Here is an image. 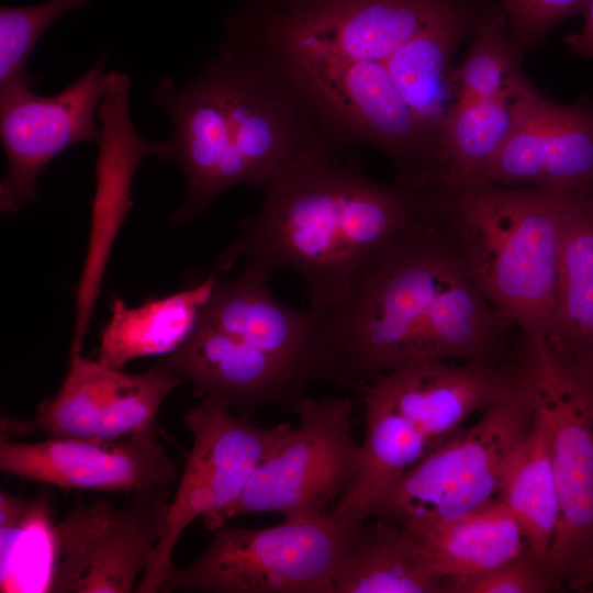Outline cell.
Returning <instances> with one entry per match:
<instances>
[{
	"instance_id": "1",
	"label": "cell",
	"mask_w": 593,
	"mask_h": 593,
	"mask_svg": "<svg viewBox=\"0 0 593 593\" xmlns=\"http://www.w3.org/2000/svg\"><path fill=\"white\" fill-rule=\"evenodd\" d=\"M264 193L216 269L227 271L242 258L244 268L269 279L292 271L318 314L343 304L366 261L432 208L427 195L396 180L370 179L325 144L300 156Z\"/></svg>"
},
{
	"instance_id": "2",
	"label": "cell",
	"mask_w": 593,
	"mask_h": 593,
	"mask_svg": "<svg viewBox=\"0 0 593 593\" xmlns=\"http://www.w3.org/2000/svg\"><path fill=\"white\" fill-rule=\"evenodd\" d=\"M152 92L171 122L166 159L186 182L175 224L200 215L237 184L264 192L300 156L325 144L271 74L224 52L189 81L164 77Z\"/></svg>"
},
{
	"instance_id": "3",
	"label": "cell",
	"mask_w": 593,
	"mask_h": 593,
	"mask_svg": "<svg viewBox=\"0 0 593 593\" xmlns=\"http://www.w3.org/2000/svg\"><path fill=\"white\" fill-rule=\"evenodd\" d=\"M467 277L452 231L433 205L366 261L343 304L317 313L328 380L359 384L417 360L449 359L461 335Z\"/></svg>"
},
{
	"instance_id": "4",
	"label": "cell",
	"mask_w": 593,
	"mask_h": 593,
	"mask_svg": "<svg viewBox=\"0 0 593 593\" xmlns=\"http://www.w3.org/2000/svg\"><path fill=\"white\" fill-rule=\"evenodd\" d=\"M567 201L529 187H479L436 198L477 287L521 332L544 338L552 326Z\"/></svg>"
},
{
	"instance_id": "5",
	"label": "cell",
	"mask_w": 593,
	"mask_h": 593,
	"mask_svg": "<svg viewBox=\"0 0 593 593\" xmlns=\"http://www.w3.org/2000/svg\"><path fill=\"white\" fill-rule=\"evenodd\" d=\"M517 357L550 438L560 514L547 569L553 590L574 586L593 560V369L519 332Z\"/></svg>"
},
{
	"instance_id": "6",
	"label": "cell",
	"mask_w": 593,
	"mask_h": 593,
	"mask_svg": "<svg viewBox=\"0 0 593 593\" xmlns=\"http://www.w3.org/2000/svg\"><path fill=\"white\" fill-rule=\"evenodd\" d=\"M515 388L427 452L387 492L370 517L407 529L452 519L496 500L506 466L527 436L535 402L518 361Z\"/></svg>"
},
{
	"instance_id": "7",
	"label": "cell",
	"mask_w": 593,
	"mask_h": 593,
	"mask_svg": "<svg viewBox=\"0 0 593 593\" xmlns=\"http://www.w3.org/2000/svg\"><path fill=\"white\" fill-rule=\"evenodd\" d=\"M357 523L334 511L266 528L224 522L193 563L171 568L158 592L333 593L335 572Z\"/></svg>"
},
{
	"instance_id": "8",
	"label": "cell",
	"mask_w": 593,
	"mask_h": 593,
	"mask_svg": "<svg viewBox=\"0 0 593 593\" xmlns=\"http://www.w3.org/2000/svg\"><path fill=\"white\" fill-rule=\"evenodd\" d=\"M353 409L350 398L304 396L294 409L298 426L288 427L211 532L246 514L305 519L333 511L355 482L361 460V445L351 434Z\"/></svg>"
},
{
	"instance_id": "9",
	"label": "cell",
	"mask_w": 593,
	"mask_h": 593,
	"mask_svg": "<svg viewBox=\"0 0 593 593\" xmlns=\"http://www.w3.org/2000/svg\"><path fill=\"white\" fill-rule=\"evenodd\" d=\"M193 436L184 468L171 499L167 525L135 592L156 593L171 568L172 552L184 529L198 517L212 529L216 518L245 491L265 456L290 424L261 428L236 415L214 393L186 413Z\"/></svg>"
},
{
	"instance_id": "10",
	"label": "cell",
	"mask_w": 593,
	"mask_h": 593,
	"mask_svg": "<svg viewBox=\"0 0 593 593\" xmlns=\"http://www.w3.org/2000/svg\"><path fill=\"white\" fill-rule=\"evenodd\" d=\"M171 499L165 485H154L134 491L125 507L103 499L75 506L52 526L46 592H134L163 537Z\"/></svg>"
},
{
	"instance_id": "11",
	"label": "cell",
	"mask_w": 593,
	"mask_h": 593,
	"mask_svg": "<svg viewBox=\"0 0 593 593\" xmlns=\"http://www.w3.org/2000/svg\"><path fill=\"white\" fill-rule=\"evenodd\" d=\"M107 57L53 96L29 86L0 89V139L8 171L0 182V209L15 213L38 195V177L60 153L79 143L98 145L96 114L109 87Z\"/></svg>"
},
{
	"instance_id": "12",
	"label": "cell",
	"mask_w": 593,
	"mask_h": 593,
	"mask_svg": "<svg viewBox=\"0 0 593 593\" xmlns=\"http://www.w3.org/2000/svg\"><path fill=\"white\" fill-rule=\"evenodd\" d=\"M513 130L479 178V187H529L590 204L593 199V108L540 96L518 72Z\"/></svg>"
},
{
	"instance_id": "13",
	"label": "cell",
	"mask_w": 593,
	"mask_h": 593,
	"mask_svg": "<svg viewBox=\"0 0 593 593\" xmlns=\"http://www.w3.org/2000/svg\"><path fill=\"white\" fill-rule=\"evenodd\" d=\"M2 472L63 489L127 491L167 485L179 477L155 425L123 438L0 440Z\"/></svg>"
},
{
	"instance_id": "14",
	"label": "cell",
	"mask_w": 593,
	"mask_h": 593,
	"mask_svg": "<svg viewBox=\"0 0 593 593\" xmlns=\"http://www.w3.org/2000/svg\"><path fill=\"white\" fill-rule=\"evenodd\" d=\"M157 365L192 383L194 393H214L245 421L264 406L294 411L314 382L306 373L199 318L190 336Z\"/></svg>"
},
{
	"instance_id": "15",
	"label": "cell",
	"mask_w": 593,
	"mask_h": 593,
	"mask_svg": "<svg viewBox=\"0 0 593 593\" xmlns=\"http://www.w3.org/2000/svg\"><path fill=\"white\" fill-rule=\"evenodd\" d=\"M514 358L497 362L424 359L384 373L370 383L428 439L432 449L484 413L515 388Z\"/></svg>"
},
{
	"instance_id": "16",
	"label": "cell",
	"mask_w": 593,
	"mask_h": 593,
	"mask_svg": "<svg viewBox=\"0 0 593 593\" xmlns=\"http://www.w3.org/2000/svg\"><path fill=\"white\" fill-rule=\"evenodd\" d=\"M131 77L112 70L109 87L98 110L101 139L96 163V194L92 204L91 238L76 301L77 322L87 325L93 307L114 233L131 208L130 186L141 160L155 155L165 159L163 142L146 139L135 127L130 111Z\"/></svg>"
},
{
	"instance_id": "17",
	"label": "cell",
	"mask_w": 593,
	"mask_h": 593,
	"mask_svg": "<svg viewBox=\"0 0 593 593\" xmlns=\"http://www.w3.org/2000/svg\"><path fill=\"white\" fill-rule=\"evenodd\" d=\"M495 4L481 0L449 13L406 42L389 61L388 70L395 88L436 143L455 104L454 54Z\"/></svg>"
},
{
	"instance_id": "18",
	"label": "cell",
	"mask_w": 593,
	"mask_h": 593,
	"mask_svg": "<svg viewBox=\"0 0 593 593\" xmlns=\"http://www.w3.org/2000/svg\"><path fill=\"white\" fill-rule=\"evenodd\" d=\"M443 582L407 528L366 518L353 530L333 593H443Z\"/></svg>"
},
{
	"instance_id": "19",
	"label": "cell",
	"mask_w": 593,
	"mask_h": 593,
	"mask_svg": "<svg viewBox=\"0 0 593 593\" xmlns=\"http://www.w3.org/2000/svg\"><path fill=\"white\" fill-rule=\"evenodd\" d=\"M366 435L359 471L333 510L359 522L369 518L387 492L432 446L422 430L371 384L363 388Z\"/></svg>"
},
{
	"instance_id": "20",
	"label": "cell",
	"mask_w": 593,
	"mask_h": 593,
	"mask_svg": "<svg viewBox=\"0 0 593 593\" xmlns=\"http://www.w3.org/2000/svg\"><path fill=\"white\" fill-rule=\"evenodd\" d=\"M544 339L557 356L593 369V212L585 203L563 208L553 320Z\"/></svg>"
},
{
	"instance_id": "21",
	"label": "cell",
	"mask_w": 593,
	"mask_h": 593,
	"mask_svg": "<svg viewBox=\"0 0 593 593\" xmlns=\"http://www.w3.org/2000/svg\"><path fill=\"white\" fill-rule=\"evenodd\" d=\"M409 530L444 578L485 573L529 550L517 519L497 499L459 517Z\"/></svg>"
},
{
	"instance_id": "22",
	"label": "cell",
	"mask_w": 593,
	"mask_h": 593,
	"mask_svg": "<svg viewBox=\"0 0 593 593\" xmlns=\"http://www.w3.org/2000/svg\"><path fill=\"white\" fill-rule=\"evenodd\" d=\"M216 282L215 276L210 275L193 288L135 307L113 298L112 315L102 329L97 360L121 370L134 359L174 351L193 332Z\"/></svg>"
},
{
	"instance_id": "23",
	"label": "cell",
	"mask_w": 593,
	"mask_h": 593,
	"mask_svg": "<svg viewBox=\"0 0 593 593\" xmlns=\"http://www.w3.org/2000/svg\"><path fill=\"white\" fill-rule=\"evenodd\" d=\"M501 94L455 105L438 135L437 193H458L477 186L485 168L508 138L516 116L515 77Z\"/></svg>"
},
{
	"instance_id": "24",
	"label": "cell",
	"mask_w": 593,
	"mask_h": 593,
	"mask_svg": "<svg viewBox=\"0 0 593 593\" xmlns=\"http://www.w3.org/2000/svg\"><path fill=\"white\" fill-rule=\"evenodd\" d=\"M496 499L517 519L529 551L547 566L560 503L549 433L536 407L527 436L506 466Z\"/></svg>"
},
{
	"instance_id": "25",
	"label": "cell",
	"mask_w": 593,
	"mask_h": 593,
	"mask_svg": "<svg viewBox=\"0 0 593 593\" xmlns=\"http://www.w3.org/2000/svg\"><path fill=\"white\" fill-rule=\"evenodd\" d=\"M122 370L70 355L67 376L55 398L43 402L31 419L1 418L2 438L33 433L58 439H93Z\"/></svg>"
},
{
	"instance_id": "26",
	"label": "cell",
	"mask_w": 593,
	"mask_h": 593,
	"mask_svg": "<svg viewBox=\"0 0 593 593\" xmlns=\"http://www.w3.org/2000/svg\"><path fill=\"white\" fill-rule=\"evenodd\" d=\"M517 52L499 5L480 21L465 60L452 70L455 105L494 98L518 71Z\"/></svg>"
},
{
	"instance_id": "27",
	"label": "cell",
	"mask_w": 593,
	"mask_h": 593,
	"mask_svg": "<svg viewBox=\"0 0 593 593\" xmlns=\"http://www.w3.org/2000/svg\"><path fill=\"white\" fill-rule=\"evenodd\" d=\"M91 0H46L21 7L0 8V89L34 87L41 77L26 70L27 60L42 35L64 14Z\"/></svg>"
},
{
	"instance_id": "28",
	"label": "cell",
	"mask_w": 593,
	"mask_h": 593,
	"mask_svg": "<svg viewBox=\"0 0 593 593\" xmlns=\"http://www.w3.org/2000/svg\"><path fill=\"white\" fill-rule=\"evenodd\" d=\"M182 381L157 363L143 373L122 371L93 439H119L154 426L165 398Z\"/></svg>"
},
{
	"instance_id": "29",
	"label": "cell",
	"mask_w": 593,
	"mask_h": 593,
	"mask_svg": "<svg viewBox=\"0 0 593 593\" xmlns=\"http://www.w3.org/2000/svg\"><path fill=\"white\" fill-rule=\"evenodd\" d=\"M553 591L547 566L529 550L485 573L445 577L443 593H544Z\"/></svg>"
},
{
	"instance_id": "30",
	"label": "cell",
	"mask_w": 593,
	"mask_h": 593,
	"mask_svg": "<svg viewBox=\"0 0 593 593\" xmlns=\"http://www.w3.org/2000/svg\"><path fill=\"white\" fill-rule=\"evenodd\" d=\"M590 0H496L517 52L540 41L557 23L582 12Z\"/></svg>"
},
{
	"instance_id": "31",
	"label": "cell",
	"mask_w": 593,
	"mask_h": 593,
	"mask_svg": "<svg viewBox=\"0 0 593 593\" xmlns=\"http://www.w3.org/2000/svg\"><path fill=\"white\" fill-rule=\"evenodd\" d=\"M583 23L578 32L567 36L568 47L575 54L593 56V0H590L582 11Z\"/></svg>"
},
{
	"instance_id": "32",
	"label": "cell",
	"mask_w": 593,
	"mask_h": 593,
	"mask_svg": "<svg viewBox=\"0 0 593 593\" xmlns=\"http://www.w3.org/2000/svg\"><path fill=\"white\" fill-rule=\"evenodd\" d=\"M588 589H592L593 592V560L582 571L574 586L575 591H588Z\"/></svg>"
},
{
	"instance_id": "33",
	"label": "cell",
	"mask_w": 593,
	"mask_h": 593,
	"mask_svg": "<svg viewBox=\"0 0 593 593\" xmlns=\"http://www.w3.org/2000/svg\"><path fill=\"white\" fill-rule=\"evenodd\" d=\"M589 208H590V209L592 210V212H593V199H592V201L590 202Z\"/></svg>"
}]
</instances>
